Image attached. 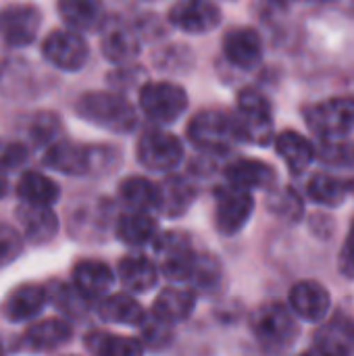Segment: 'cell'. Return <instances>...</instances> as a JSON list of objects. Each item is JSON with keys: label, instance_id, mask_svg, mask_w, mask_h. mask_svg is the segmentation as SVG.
<instances>
[{"label": "cell", "instance_id": "1", "mask_svg": "<svg viewBox=\"0 0 354 356\" xmlns=\"http://www.w3.org/2000/svg\"><path fill=\"white\" fill-rule=\"evenodd\" d=\"M121 161L115 146L58 140L44 152V165L65 175H106Z\"/></svg>", "mask_w": 354, "mask_h": 356}, {"label": "cell", "instance_id": "2", "mask_svg": "<svg viewBox=\"0 0 354 356\" xmlns=\"http://www.w3.org/2000/svg\"><path fill=\"white\" fill-rule=\"evenodd\" d=\"M75 113L79 119L113 134H131L138 125L136 108L117 92H86L77 98Z\"/></svg>", "mask_w": 354, "mask_h": 356}, {"label": "cell", "instance_id": "3", "mask_svg": "<svg viewBox=\"0 0 354 356\" xmlns=\"http://www.w3.org/2000/svg\"><path fill=\"white\" fill-rule=\"evenodd\" d=\"M238 142L265 146L273 138V111L269 100L252 88L238 94V108L232 113Z\"/></svg>", "mask_w": 354, "mask_h": 356}, {"label": "cell", "instance_id": "4", "mask_svg": "<svg viewBox=\"0 0 354 356\" xmlns=\"http://www.w3.org/2000/svg\"><path fill=\"white\" fill-rule=\"evenodd\" d=\"M257 342L273 355L286 353L298 338V323L292 311L280 302H267L259 307L250 319Z\"/></svg>", "mask_w": 354, "mask_h": 356}, {"label": "cell", "instance_id": "5", "mask_svg": "<svg viewBox=\"0 0 354 356\" xmlns=\"http://www.w3.org/2000/svg\"><path fill=\"white\" fill-rule=\"evenodd\" d=\"M188 140L204 152H225L238 142L232 113L223 108H204L188 123Z\"/></svg>", "mask_w": 354, "mask_h": 356}, {"label": "cell", "instance_id": "6", "mask_svg": "<svg viewBox=\"0 0 354 356\" xmlns=\"http://www.w3.org/2000/svg\"><path fill=\"white\" fill-rule=\"evenodd\" d=\"M305 121L321 140H344L354 129V98H330L305 108Z\"/></svg>", "mask_w": 354, "mask_h": 356}, {"label": "cell", "instance_id": "7", "mask_svg": "<svg viewBox=\"0 0 354 356\" xmlns=\"http://www.w3.org/2000/svg\"><path fill=\"white\" fill-rule=\"evenodd\" d=\"M140 108L150 121L159 125H169L186 113L188 94L177 83L148 81L140 88Z\"/></svg>", "mask_w": 354, "mask_h": 356}, {"label": "cell", "instance_id": "8", "mask_svg": "<svg viewBox=\"0 0 354 356\" xmlns=\"http://www.w3.org/2000/svg\"><path fill=\"white\" fill-rule=\"evenodd\" d=\"M156 252V269L171 282L186 284L192 275L196 250L192 240L182 232H167L161 234L159 240L152 244Z\"/></svg>", "mask_w": 354, "mask_h": 356}, {"label": "cell", "instance_id": "9", "mask_svg": "<svg viewBox=\"0 0 354 356\" xmlns=\"http://www.w3.org/2000/svg\"><path fill=\"white\" fill-rule=\"evenodd\" d=\"M184 159V144L165 129H146L138 140V161L148 171H171Z\"/></svg>", "mask_w": 354, "mask_h": 356}, {"label": "cell", "instance_id": "10", "mask_svg": "<svg viewBox=\"0 0 354 356\" xmlns=\"http://www.w3.org/2000/svg\"><path fill=\"white\" fill-rule=\"evenodd\" d=\"M255 211V198L250 192L234 186H219L215 190V225L223 236L240 234L250 221Z\"/></svg>", "mask_w": 354, "mask_h": 356}, {"label": "cell", "instance_id": "11", "mask_svg": "<svg viewBox=\"0 0 354 356\" xmlns=\"http://www.w3.org/2000/svg\"><path fill=\"white\" fill-rule=\"evenodd\" d=\"M42 54L61 71H79L86 65L90 50L81 33H75L71 29H54L46 35L42 44Z\"/></svg>", "mask_w": 354, "mask_h": 356}, {"label": "cell", "instance_id": "12", "mask_svg": "<svg viewBox=\"0 0 354 356\" xmlns=\"http://www.w3.org/2000/svg\"><path fill=\"white\" fill-rule=\"evenodd\" d=\"M42 10L33 4H8L0 8V38L15 48L29 46L40 29Z\"/></svg>", "mask_w": 354, "mask_h": 356}, {"label": "cell", "instance_id": "13", "mask_svg": "<svg viewBox=\"0 0 354 356\" xmlns=\"http://www.w3.org/2000/svg\"><path fill=\"white\" fill-rule=\"evenodd\" d=\"M167 19L186 33H209L221 23V10L207 0H182L169 8Z\"/></svg>", "mask_w": 354, "mask_h": 356}, {"label": "cell", "instance_id": "14", "mask_svg": "<svg viewBox=\"0 0 354 356\" xmlns=\"http://www.w3.org/2000/svg\"><path fill=\"white\" fill-rule=\"evenodd\" d=\"M73 338V330L65 319H44L25 330L19 340V348L33 355H46L63 348Z\"/></svg>", "mask_w": 354, "mask_h": 356}, {"label": "cell", "instance_id": "15", "mask_svg": "<svg viewBox=\"0 0 354 356\" xmlns=\"http://www.w3.org/2000/svg\"><path fill=\"white\" fill-rule=\"evenodd\" d=\"M71 286L77 290V294L83 300H100L108 296L113 284H115V273L104 261L98 259H86L79 261L73 267L71 273Z\"/></svg>", "mask_w": 354, "mask_h": 356}, {"label": "cell", "instance_id": "16", "mask_svg": "<svg viewBox=\"0 0 354 356\" xmlns=\"http://www.w3.org/2000/svg\"><path fill=\"white\" fill-rule=\"evenodd\" d=\"M317 356H354V319L338 313L315 334Z\"/></svg>", "mask_w": 354, "mask_h": 356}, {"label": "cell", "instance_id": "17", "mask_svg": "<svg viewBox=\"0 0 354 356\" xmlns=\"http://www.w3.org/2000/svg\"><path fill=\"white\" fill-rule=\"evenodd\" d=\"M227 186H234L244 192L252 190H273L277 184L275 169L259 159H238L225 169Z\"/></svg>", "mask_w": 354, "mask_h": 356}, {"label": "cell", "instance_id": "18", "mask_svg": "<svg viewBox=\"0 0 354 356\" xmlns=\"http://www.w3.org/2000/svg\"><path fill=\"white\" fill-rule=\"evenodd\" d=\"M223 54L238 69H255L263 58V40L252 27H234L223 35Z\"/></svg>", "mask_w": 354, "mask_h": 356}, {"label": "cell", "instance_id": "19", "mask_svg": "<svg viewBox=\"0 0 354 356\" xmlns=\"http://www.w3.org/2000/svg\"><path fill=\"white\" fill-rule=\"evenodd\" d=\"M290 309L305 321H323L330 313V292L319 282H298L290 290Z\"/></svg>", "mask_w": 354, "mask_h": 356}, {"label": "cell", "instance_id": "20", "mask_svg": "<svg viewBox=\"0 0 354 356\" xmlns=\"http://www.w3.org/2000/svg\"><path fill=\"white\" fill-rule=\"evenodd\" d=\"M15 213L21 227V238L35 246H44L54 240L58 232V217L50 207L19 204Z\"/></svg>", "mask_w": 354, "mask_h": 356}, {"label": "cell", "instance_id": "21", "mask_svg": "<svg viewBox=\"0 0 354 356\" xmlns=\"http://www.w3.org/2000/svg\"><path fill=\"white\" fill-rule=\"evenodd\" d=\"M48 302V290L44 286L38 284H25L15 288L4 305H2V313L10 323H21V321H29L33 317H38L44 307Z\"/></svg>", "mask_w": 354, "mask_h": 356}, {"label": "cell", "instance_id": "22", "mask_svg": "<svg viewBox=\"0 0 354 356\" xmlns=\"http://www.w3.org/2000/svg\"><path fill=\"white\" fill-rule=\"evenodd\" d=\"M100 50L106 60L115 65H123L138 56L140 38L131 27L123 23H111L104 27V33L100 38Z\"/></svg>", "mask_w": 354, "mask_h": 356}, {"label": "cell", "instance_id": "23", "mask_svg": "<svg viewBox=\"0 0 354 356\" xmlns=\"http://www.w3.org/2000/svg\"><path fill=\"white\" fill-rule=\"evenodd\" d=\"M196 309V292L188 288H167L163 290L152 307V315L167 325L186 321Z\"/></svg>", "mask_w": 354, "mask_h": 356}, {"label": "cell", "instance_id": "24", "mask_svg": "<svg viewBox=\"0 0 354 356\" xmlns=\"http://www.w3.org/2000/svg\"><path fill=\"white\" fill-rule=\"evenodd\" d=\"M119 282L134 294H146L156 286L159 280V269L154 261L142 254H129L119 261L117 267Z\"/></svg>", "mask_w": 354, "mask_h": 356}, {"label": "cell", "instance_id": "25", "mask_svg": "<svg viewBox=\"0 0 354 356\" xmlns=\"http://www.w3.org/2000/svg\"><path fill=\"white\" fill-rule=\"evenodd\" d=\"M194 198H196V188L186 177L171 175L159 186L156 211L171 219H177L192 207Z\"/></svg>", "mask_w": 354, "mask_h": 356}, {"label": "cell", "instance_id": "26", "mask_svg": "<svg viewBox=\"0 0 354 356\" xmlns=\"http://www.w3.org/2000/svg\"><path fill=\"white\" fill-rule=\"evenodd\" d=\"M96 313L102 321L129 325V327H136V325L140 327V323L146 317L142 305L129 294H108L100 298L96 305Z\"/></svg>", "mask_w": 354, "mask_h": 356}, {"label": "cell", "instance_id": "27", "mask_svg": "<svg viewBox=\"0 0 354 356\" xmlns=\"http://www.w3.org/2000/svg\"><path fill=\"white\" fill-rule=\"evenodd\" d=\"M117 196L127 213H148L159 204V186L146 177L131 175L119 184Z\"/></svg>", "mask_w": 354, "mask_h": 356}, {"label": "cell", "instance_id": "28", "mask_svg": "<svg viewBox=\"0 0 354 356\" xmlns=\"http://www.w3.org/2000/svg\"><path fill=\"white\" fill-rule=\"evenodd\" d=\"M17 196L21 198V204H33V207H50L58 200L61 188L54 179L40 171H25L19 177L17 184Z\"/></svg>", "mask_w": 354, "mask_h": 356}, {"label": "cell", "instance_id": "29", "mask_svg": "<svg viewBox=\"0 0 354 356\" xmlns=\"http://www.w3.org/2000/svg\"><path fill=\"white\" fill-rule=\"evenodd\" d=\"M159 236V223L148 213H125L117 221V238L127 246H148Z\"/></svg>", "mask_w": 354, "mask_h": 356}, {"label": "cell", "instance_id": "30", "mask_svg": "<svg viewBox=\"0 0 354 356\" xmlns=\"http://www.w3.org/2000/svg\"><path fill=\"white\" fill-rule=\"evenodd\" d=\"M275 150H277L280 159L288 165L290 173H294V175L303 173L315 159L313 144L305 136H300L296 131H290V129L282 131L275 138Z\"/></svg>", "mask_w": 354, "mask_h": 356}, {"label": "cell", "instance_id": "31", "mask_svg": "<svg viewBox=\"0 0 354 356\" xmlns=\"http://www.w3.org/2000/svg\"><path fill=\"white\" fill-rule=\"evenodd\" d=\"M58 13L67 23V29L79 31H94L102 25L104 8L100 2L92 0H63L58 2Z\"/></svg>", "mask_w": 354, "mask_h": 356}, {"label": "cell", "instance_id": "32", "mask_svg": "<svg viewBox=\"0 0 354 356\" xmlns=\"http://www.w3.org/2000/svg\"><path fill=\"white\" fill-rule=\"evenodd\" d=\"M83 344L96 356H144L142 340L108 332H90L83 338Z\"/></svg>", "mask_w": 354, "mask_h": 356}, {"label": "cell", "instance_id": "33", "mask_svg": "<svg viewBox=\"0 0 354 356\" xmlns=\"http://www.w3.org/2000/svg\"><path fill=\"white\" fill-rule=\"evenodd\" d=\"M307 194L313 202L336 209L344 202L348 194V186L344 179H338L330 173H315L307 184Z\"/></svg>", "mask_w": 354, "mask_h": 356}, {"label": "cell", "instance_id": "34", "mask_svg": "<svg viewBox=\"0 0 354 356\" xmlns=\"http://www.w3.org/2000/svg\"><path fill=\"white\" fill-rule=\"evenodd\" d=\"M192 284V288L196 292H202V294H211V292H217L221 288V282H223V269H221V263L213 257V254H196V261H194V269H192V275L188 280Z\"/></svg>", "mask_w": 354, "mask_h": 356}, {"label": "cell", "instance_id": "35", "mask_svg": "<svg viewBox=\"0 0 354 356\" xmlns=\"http://www.w3.org/2000/svg\"><path fill=\"white\" fill-rule=\"evenodd\" d=\"M267 207L273 215L292 223L300 221L305 215V202L294 188H273L267 198Z\"/></svg>", "mask_w": 354, "mask_h": 356}, {"label": "cell", "instance_id": "36", "mask_svg": "<svg viewBox=\"0 0 354 356\" xmlns=\"http://www.w3.org/2000/svg\"><path fill=\"white\" fill-rule=\"evenodd\" d=\"M27 134L35 146H52L54 142H58V136L63 134V121L56 113L50 111L35 113L29 121Z\"/></svg>", "mask_w": 354, "mask_h": 356}, {"label": "cell", "instance_id": "37", "mask_svg": "<svg viewBox=\"0 0 354 356\" xmlns=\"http://www.w3.org/2000/svg\"><path fill=\"white\" fill-rule=\"evenodd\" d=\"M321 163L330 167H351L354 165V144L346 140H323L315 152Z\"/></svg>", "mask_w": 354, "mask_h": 356}, {"label": "cell", "instance_id": "38", "mask_svg": "<svg viewBox=\"0 0 354 356\" xmlns=\"http://www.w3.org/2000/svg\"><path fill=\"white\" fill-rule=\"evenodd\" d=\"M50 296H52L54 307L69 317H79L86 311V300L77 294V290L73 286L56 284L54 290H48V298Z\"/></svg>", "mask_w": 354, "mask_h": 356}, {"label": "cell", "instance_id": "39", "mask_svg": "<svg viewBox=\"0 0 354 356\" xmlns=\"http://www.w3.org/2000/svg\"><path fill=\"white\" fill-rule=\"evenodd\" d=\"M21 252H23L21 234L13 225L0 221V269L15 263L21 257Z\"/></svg>", "mask_w": 354, "mask_h": 356}, {"label": "cell", "instance_id": "40", "mask_svg": "<svg viewBox=\"0 0 354 356\" xmlns=\"http://www.w3.org/2000/svg\"><path fill=\"white\" fill-rule=\"evenodd\" d=\"M142 330V340L152 348V350H161L171 342V325L163 323L161 319H156L152 313L144 317V321L140 323ZM142 342V344H144Z\"/></svg>", "mask_w": 354, "mask_h": 356}, {"label": "cell", "instance_id": "41", "mask_svg": "<svg viewBox=\"0 0 354 356\" xmlns=\"http://www.w3.org/2000/svg\"><path fill=\"white\" fill-rule=\"evenodd\" d=\"M29 159V150L21 142L0 140V173L21 167Z\"/></svg>", "mask_w": 354, "mask_h": 356}, {"label": "cell", "instance_id": "42", "mask_svg": "<svg viewBox=\"0 0 354 356\" xmlns=\"http://www.w3.org/2000/svg\"><path fill=\"white\" fill-rule=\"evenodd\" d=\"M338 267H340V273L344 277H351L354 280V219L351 223V229H348V236L342 244V250H340V259H338Z\"/></svg>", "mask_w": 354, "mask_h": 356}, {"label": "cell", "instance_id": "43", "mask_svg": "<svg viewBox=\"0 0 354 356\" xmlns=\"http://www.w3.org/2000/svg\"><path fill=\"white\" fill-rule=\"evenodd\" d=\"M6 190H8V186H6V179H4V175L0 173V198H2V196H6Z\"/></svg>", "mask_w": 354, "mask_h": 356}, {"label": "cell", "instance_id": "44", "mask_svg": "<svg viewBox=\"0 0 354 356\" xmlns=\"http://www.w3.org/2000/svg\"><path fill=\"white\" fill-rule=\"evenodd\" d=\"M298 356H317V355H315V350H309V353H303V355H298Z\"/></svg>", "mask_w": 354, "mask_h": 356}, {"label": "cell", "instance_id": "45", "mask_svg": "<svg viewBox=\"0 0 354 356\" xmlns=\"http://www.w3.org/2000/svg\"><path fill=\"white\" fill-rule=\"evenodd\" d=\"M0 356H4V350H2V344H0Z\"/></svg>", "mask_w": 354, "mask_h": 356}]
</instances>
